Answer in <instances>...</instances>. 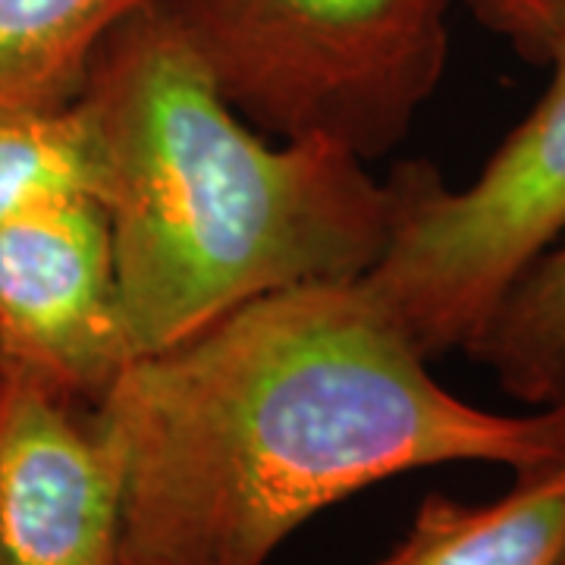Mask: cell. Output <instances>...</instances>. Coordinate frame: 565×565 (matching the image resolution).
<instances>
[{"label": "cell", "instance_id": "6da1fadb", "mask_svg": "<svg viewBox=\"0 0 565 565\" xmlns=\"http://www.w3.org/2000/svg\"><path fill=\"white\" fill-rule=\"evenodd\" d=\"M98 408L126 565H267L327 505L434 465L515 475L565 452V403L449 393L364 280L243 305L122 367Z\"/></svg>", "mask_w": 565, "mask_h": 565}, {"label": "cell", "instance_id": "7a4b0ae2", "mask_svg": "<svg viewBox=\"0 0 565 565\" xmlns=\"http://www.w3.org/2000/svg\"><path fill=\"white\" fill-rule=\"evenodd\" d=\"M79 102L136 359L264 296L362 280L384 258L390 180L337 141H264L154 0L107 35Z\"/></svg>", "mask_w": 565, "mask_h": 565}, {"label": "cell", "instance_id": "3957f363", "mask_svg": "<svg viewBox=\"0 0 565 565\" xmlns=\"http://www.w3.org/2000/svg\"><path fill=\"white\" fill-rule=\"evenodd\" d=\"M154 3L248 126L362 161L408 136L449 61L452 0Z\"/></svg>", "mask_w": 565, "mask_h": 565}, {"label": "cell", "instance_id": "277c9868", "mask_svg": "<svg viewBox=\"0 0 565 565\" xmlns=\"http://www.w3.org/2000/svg\"><path fill=\"white\" fill-rule=\"evenodd\" d=\"M546 66L541 102L465 189L424 161L390 177L393 236L362 280L427 359L468 352L515 282L565 236V29Z\"/></svg>", "mask_w": 565, "mask_h": 565}, {"label": "cell", "instance_id": "5b68a950", "mask_svg": "<svg viewBox=\"0 0 565 565\" xmlns=\"http://www.w3.org/2000/svg\"><path fill=\"white\" fill-rule=\"evenodd\" d=\"M132 359L104 204L54 199L3 223L0 367L98 405Z\"/></svg>", "mask_w": 565, "mask_h": 565}, {"label": "cell", "instance_id": "8992f818", "mask_svg": "<svg viewBox=\"0 0 565 565\" xmlns=\"http://www.w3.org/2000/svg\"><path fill=\"white\" fill-rule=\"evenodd\" d=\"M0 565H126L98 408L0 367Z\"/></svg>", "mask_w": 565, "mask_h": 565}, {"label": "cell", "instance_id": "52a82bcc", "mask_svg": "<svg viewBox=\"0 0 565 565\" xmlns=\"http://www.w3.org/2000/svg\"><path fill=\"white\" fill-rule=\"evenodd\" d=\"M377 565H565V452L490 503L430 493Z\"/></svg>", "mask_w": 565, "mask_h": 565}, {"label": "cell", "instance_id": "ba28073f", "mask_svg": "<svg viewBox=\"0 0 565 565\" xmlns=\"http://www.w3.org/2000/svg\"><path fill=\"white\" fill-rule=\"evenodd\" d=\"M145 0H0V110L79 98L107 35Z\"/></svg>", "mask_w": 565, "mask_h": 565}, {"label": "cell", "instance_id": "9c48e42d", "mask_svg": "<svg viewBox=\"0 0 565 565\" xmlns=\"http://www.w3.org/2000/svg\"><path fill=\"white\" fill-rule=\"evenodd\" d=\"M465 355L531 408L565 403V236L505 296Z\"/></svg>", "mask_w": 565, "mask_h": 565}, {"label": "cell", "instance_id": "30bf717a", "mask_svg": "<svg viewBox=\"0 0 565 565\" xmlns=\"http://www.w3.org/2000/svg\"><path fill=\"white\" fill-rule=\"evenodd\" d=\"M98 192L102 151L79 98L0 110V226L44 202Z\"/></svg>", "mask_w": 565, "mask_h": 565}, {"label": "cell", "instance_id": "8fae6325", "mask_svg": "<svg viewBox=\"0 0 565 565\" xmlns=\"http://www.w3.org/2000/svg\"><path fill=\"white\" fill-rule=\"evenodd\" d=\"M525 61L546 63L565 29V0H452Z\"/></svg>", "mask_w": 565, "mask_h": 565}]
</instances>
